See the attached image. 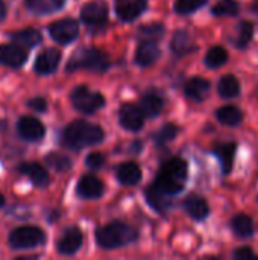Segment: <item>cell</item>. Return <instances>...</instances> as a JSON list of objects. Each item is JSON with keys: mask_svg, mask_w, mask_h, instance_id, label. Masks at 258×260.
Here are the masks:
<instances>
[{"mask_svg": "<svg viewBox=\"0 0 258 260\" xmlns=\"http://www.w3.org/2000/svg\"><path fill=\"white\" fill-rule=\"evenodd\" d=\"M213 14L217 17H234L240 11V5L237 0H220L213 6Z\"/></svg>", "mask_w": 258, "mask_h": 260, "instance_id": "836d02e7", "label": "cell"}, {"mask_svg": "<svg viewBox=\"0 0 258 260\" xmlns=\"http://www.w3.org/2000/svg\"><path fill=\"white\" fill-rule=\"evenodd\" d=\"M81 20L90 29H102L108 23V6L103 2H90L81 9Z\"/></svg>", "mask_w": 258, "mask_h": 260, "instance_id": "ba28073f", "label": "cell"}, {"mask_svg": "<svg viewBox=\"0 0 258 260\" xmlns=\"http://www.w3.org/2000/svg\"><path fill=\"white\" fill-rule=\"evenodd\" d=\"M111 66L109 58L99 49L94 47H82L78 49L68 59L65 70L76 72V70H91V72H105Z\"/></svg>", "mask_w": 258, "mask_h": 260, "instance_id": "277c9868", "label": "cell"}, {"mask_svg": "<svg viewBox=\"0 0 258 260\" xmlns=\"http://www.w3.org/2000/svg\"><path fill=\"white\" fill-rule=\"evenodd\" d=\"M103 129L99 125L90 123L87 120H75L68 123L61 134L62 146L71 151H81L84 148L99 145L103 142Z\"/></svg>", "mask_w": 258, "mask_h": 260, "instance_id": "6da1fadb", "label": "cell"}, {"mask_svg": "<svg viewBox=\"0 0 258 260\" xmlns=\"http://www.w3.org/2000/svg\"><path fill=\"white\" fill-rule=\"evenodd\" d=\"M216 119L222 125L237 126L243 122V113L234 105H227V107H222L216 111Z\"/></svg>", "mask_w": 258, "mask_h": 260, "instance_id": "83f0119b", "label": "cell"}, {"mask_svg": "<svg viewBox=\"0 0 258 260\" xmlns=\"http://www.w3.org/2000/svg\"><path fill=\"white\" fill-rule=\"evenodd\" d=\"M9 40L24 49H32L35 46H38L41 41H43V35L40 30L33 29V27H27V29H23V30H18V32H11L9 35Z\"/></svg>", "mask_w": 258, "mask_h": 260, "instance_id": "603a6c76", "label": "cell"}, {"mask_svg": "<svg viewBox=\"0 0 258 260\" xmlns=\"http://www.w3.org/2000/svg\"><path fill=\"white\" fill-rule=\"evenodd\" d=\"M178 133H179V129H178L176 125H173V123H166L160 131H157V133L154 134V140H155L157 143L163 145V143H166V142L173 140V139L178 136Z\"/></svg>", "mask_w": 258, "mask_h": 260, "instance_id": "d590c367", "label": "cell"}, {"mask_svg": "<svg viewBox=\"0 0 258 260\" xmlns=\"http://www.w3.org/2000/svg\"><path fill=\"white\" fill-rule=\"evenodd\" d=\"M47 30L53 41L59 44H70L79 35V24L73 18H62L50 23Z\"/></svg>", "mask_w": 258, "mask_h": 260, "instance_id": "52a82bcc", "label": "cell"}, {"mask_svg": "<svg viewBox=\"0 0 258 260\" xmlns=\"http://www.w3.org/2000/svg\"><path fill=\"white\" fill-rule=\"evenodd\" d=\"M61 62V52L56 49H44L33 62V70L38 75H52L58 70V66Z\"/></svg>", "mask_w": 258, "mask_h": 260, "instance_id": "4fadbf2b", "label": "cell"}, {"mask_svg": "<svg viewBox=\"0 0 258 260\" xmlns=\"http://www.w3.org/2000/svg\"><path fill=\"white\" fill-rule=\"evenodd\" d=\"M231 230L234 232V235L240 239H249L254 235V222L248 215H236L231 222H230Z\"/></svg>", "mask_w": 258, "mask_h": 260, "instance_id": "484cf974", "label": "cell"}, {"mask_svg": "<svg viewBox=\"0 0 258 260\" xmlns=\"http://www.w3.org/2000/svg\"><path fill=\"white\" fill-rule=\"evenodd\" d=\"M233 257L236 260H258V254H255L249 247H240L233 253Z\"/></svg>", "mask_w": 258, "mask_h": 260, "instance_id": "74e56055", "label": "cell"}, {"mask_svg": "<svg viewBox=\"0 0 258 260\" xmlns=\"http://www.w3.org/2000/svg\"><path fill=\"white\" fill-rule=\"evenodd\" d=\"M138 239L134 227L122 221H113L96 230V244L103 250H117Z\"/></svg>", "mask_w": 258, "mask_h": 260, "instance_id": "3957f363", "label": "cell"}, {"mask_svg": "<svg viewBox=\"0 0 258 260\" xmlns=\"http://www.w3.org/2000/svg\"><path fill=\"white\" fill-rule=\"evenodd\" d=\"M205 5H207V0H176L175 11L181 15H189L204 8Z\"/></svg>", "mask_w": 258, "mask_h": 260, "instance_id": "e575fe53", "label": "cell"}, {"mask_svg": "<svg viewBox=\"0 0 258 260\" xmlns=\"http://www.w3.org/2000/svg\"><path fill=\"white\" fill-rule=\"evenodd\" d=\"M84 242V235L78 227L67 229L56 242V251L62 256H73L79 251Z\"/></svg>", "mask_w": 258, "mask_h": 260, "instance_id": "8fae6325", "label": "cell"}, {"mask_svg": "<svg viewBox=\"0 0 258 260\" xmlns=\"http://www.w3.org/2000/svg\"><path fill=\"white\" fill-rule=\"evenodd\" d=\"M103 163H105V157H103V154H100V152H91V154H88L87 158H85V165H87L90 169H93V171L100 169V168L103 166Z\"/></svg>", "mask_w": 258, "mask_h": 260, "instance_id": "8d00e7d4", "label": "cell"}, {"mask_svg": "<svg viewBox=\"0 0 258 260\" xmlns=\"http://www.w3.org/2000/svg\"><path fill=\"white\" fill-rule=\"evenodd\" d=\"M166 27L163 23H152V24H144L138 29L137 38L141 40H151V41H158L164 37Z\"/></svg>", "mask_w": 258, "mask_h": 260, "instance_id": "f546056e", "label": "cell"}, {"mask_svg": "<svg viewBox=\"0 0 258 260\" xmlns=\"http://www.w3.org/2000/svg\"><path fill=\"white\" fill-rule=\"evenodd\" d=\"M184 210L195 221H204L210 215V207L207 201L199 195H189L184 201Z\"/></svg>", "mask_w": 258, "mask_h": 260, "instance_id": "d6986e66", "label": "cell"}, {"mask_svg": "<svg viewBox=\"0 0 258 260\" xmlns=\"http://www.w3.org/2000/svg\"><path fill=\"white\" fill-rule=\"evenodd\" d=\"M210 87L211 85H210V82L207 79H204L201 76H195V78H190L186 82V85H184V94L189 99L195 101V102H202L208 96Z\"/></svg>", "mask_w": 258, "mask_h": 260, "instance_id": "ffe728a7", "label": "cell"}, {"mask_svg": "<svg viewBox=\"0 0 258 260\" xmlns=\"http://www.w3.org/2000/svg\"><path fill=\"white\" fill-rule=\"evenodd\" d=\"M187 181V163L179 157H172L164 161L152 186L167 195H176L184 189Z\"/></svg>", "mask_w": 258, "mask_h": 260, "instance_id": "7a4b0ae2", "label": "cell"}, {"mask_svg": "<svg viewBox=\"0 0 258 260\" xmlns=\"http://www.w3.org/2000/svg\"><path fill=\"white\" fill-rule=\"evenodd\" d=\"M17 133L26 142H40L46 134V128L38 119L32 116H23L17 122Z\"/></svg>", "mask_w": 258, "mask_h": 260, "instance_id": "30bf717a", "label": "cell"}, {"mask_svg": "<svg viewBox=\"0 0 258 260\" xmlns=\"http://www.w3.org/2000/svg\"><path fill=\"white\" fill-rule=\"evenodd\" d=\"M141 169L137 163L134 161H128V163H122L117 171H116V177L119 180L120 184L123 186H135L141 181Z\"/></svg>", "mask_w": 258, "mask_h": 260, "instance_id": "44dd1931", "label": "cell"}, {"mask_svg": "<svg viewBox=\"0 0 258 260\" xmlns=\"http://www.w3.org/2000/svg\"><path fill=\"white\" fill-rule=\"evenodd\" d=\"M252 12L258 17V0H255V2L252 3Z\"/></svg>", "mask_w": 258, "mask_h": 260, "instance_id": "60d3db41", "label": "cell"}, {"mask_svg": "<svg viewBox=\"0 0 258 260\" xmlns=\"http://www.w3.org/2000/svg\"><path fill=\"white\" fill-rule=\"evenodd\" d=\"M163 107H164V99L157 93H149V94L143 96V99L140 102L141 111L144 113L146 117H151V119L157 117L161 113Z\"/></svg>", "mask_w": 258, "mask_h": 260, "instance_id": "4316f807", "label": "cell"}, {"mask_svg": "<svg viewBox=\"0 0 258 260\" xmlns=\"http://www.w3.org/2000/svg\"><path fill=\"white\" fill-rule=\"evenodd\" d=\"M65 2L67 0H24V5L30 12L36 15H46L62 9Z\"/></svg>", "mask_w": 258, "mask_h": 260, "instance_id": "d4e9b609", "label": "cell"}, {"mask_svg": "<svg viewBox=\"0 0 258 260\" xmlns=\"http://www.w3.org/2000/svg\"><path fill=\"white\" fill-rule=\"evenodd\" d=\"M46 233L32 225H24L12 230L8 238V244L12 250H32L46 244Z\"/></svg>", "mask_w": 258, "mask_h": 260, "instance_id": "5b68a950", "label": "cell"}, {"mask_svg": "<svg viewBox=\"0 0 258 260\" xmlns=\"http://www.w3.org/2000/svg\"><path fill=\"white\" fill-rule=\"evenodd\" d=\"M27 107L32 108L33 111L36 113H44L47 110V102L44 98H32L29 102H27Z\"/></svg>", "mask_w": 258, "mask_h": 260, "instance_id": "f35d334b", "label": "cell"}, {"mask_svg": "<svg viewBox=\"0 0 258 260\" xmlns=\"http://www.w3.org/2000/svg\"><path fill=\"white\" fill-rule=\"evenodd\" d=\"M217 91L225 99H233L240 93V82L234 75H225L217 84Z\"/></svg>", "mask_w": 258, "mask_h": 260, "instance_id": "f1b7e54d", "label": "cell"}, {"mask_svg": "<svg viewBox=\"0 0 258 260\" xmlns=\"http://www.w3.org/2000/svg\"><path fill=\"white\" fill-rule=\"evenodd\" d=\"M3 204H5V198H3V195L0 193V207H2Z\"/></svg>", "mask_w": 258, "mask_h": 260, "instance_id": "b9f144b4", "label": "cell"}, {"mask_svg": "<svg viewBox=\"0 0 258 260\" xmlns=\"http://www.w3.org/2000/svg\"><path fill=\"white\" fill-rule=\"evenodd\" d=\"M103 183L94 175H84L76 186V195L82 200H97L103 195Z\"/></svg>", "mask_w": 258, "mask_h": 260, "instance_id": "9a60e30c", "label": "cell"}, {"mask_svg": "<svg viewBox=\"0 0 258 260\" xmlns=\"http://www.w3.org/2000/svg\"><path fill=\"white\" fill-rule=\"evenodd\" d=\"M252 37H254V24L251 21H242L237 27V34H236L233 43L239 49H245L251 43Z\"/></svg>", "mask_w": 258, "mask_h": 260, "instance_id": "d6a6232c", "label": "cell"}, {"mask_svg": "<svg viewBox=\"0 0 258 260\" xmlns=\"http://www.w3.org/2000/svg\"><path fill=\"white\" fill-rule=\"evenodd\" d=\"M144 195H146V201H148V204H149V206H151L157 213L166 215V213H167V210L172 207V201L167 198V197H170V195H167V193H164V192L158 190L155 186L148 187V189H146V192H144Z\"/></svg>", "mask_w": 258, "mask_h": 260, "instance_id": "cb8c5ba5", "label": "cell"}, {"mask_svg": "<svg viewBox=\"0 0 258 260\" xmlns=\"http://www.w3.org/2000/svg\"><path fill=\"white\" fill-rule=\"evenodd\" d=\"M17 171L21 175L27 177L32 181V184L38 189H44L49 186V181H50L49 174L44 169V166H41L38 163H23L17 168Z\"/></svg>", "mask_w": 258, "mask_h": 260, "instance_id": "e0dca14e", "label": "cell"}, {"mask_svg": "<svg viewBox=\"0 0 258 260\" xmlns=\"http://www.w3.org/2000/svg\"><path fill=\"white\" fill-rule=\"evenodd\" d=\"M236 149L237 145L234 142H228V143H219L214 146L213 152L214 155L219 158L220 165H222V172L227 175L233 171L234 166V157H236Z\"/></svg>", "mask_w": 258, "mask_h": 260, "instance_id": "7402d4cb", "label": "cell"}, {"mask_svg": "<svg viewBox=\"0 0 258 260\" xmlns=\"http://www.w3.org/2000/svg\"><path fill=\"white\" fill-rule=\"evenodd\" d=\"M6 12H8L6 5H5V2H3V0H0V21H3V20H5Z\"/></svg>", "mask_w": 258, "mask_h": 260, "instance_id": "ab89813d", "label": "cell"}, {"mask_svg": "<svg viewBox=\"0 0 258 260\" xmlns=\"http://www.w3.org/2000/svg\"><path fill=\"white\" fill-rule=\"evenodd\" d=\"M146 9L148 0H116V14L125 23L137 20Z\"/></svg>", "mask_w": 258, "mask_h": 260, "instance_id": "7c38bea8", "label": "cell"}, {"mask_svg": "<svg viewBox=\"0 0 258 260\" xmlns=\"http://www.w3.org/2000/svg\"><path fill=\"white\" fill-rule=\"evenodd\" d=\"M119 123L126 131L137 133L144 125V113L134 104H125L119 110Z\"/></svg>", "mask_w": 258, "mask_h": 260, "instance_id": "9c48e42d", "label": "cell"}, {"mask_svg": "<svg viewBox=\"0 0 258 260\" xmlns=\"http://www.w3.org/2000/svg\"><path fill=\"white\" fill-rule=\"evenodd\" d=\"M205 66L210 69H219L228 61V52L222 46H214L211 47L207 55H205Z\"/></svg>", "mask_w": 258, "mask_h": 260, "instance_id": "1f68e13d", "label": "cell"}, {"mask_svg": "<svg viewBox=\"0 0 258 260\" xmlns=\"http://www.w3.org/2000/svg\"><path fill=\"white\" fill-rule=\"evenodd\" d=\"M161 50L157 46V41H151V40H141L137 50H135V56L134 61L137 66L140 67H149L152 64L157 62V59L160 58Z\"/></svg>", "mask_w": 258, "mask_h": 260, "instance_id": "2e32d148", "label": "cell"}, {"mask_svg": "<svg viewBox=\"0 0 258 260\" xmlns=\"http://www.w3.org/2000/svg\"><path fill=\"white\" fill-rule=\"evenodd\" d=\"M44 163L56 172H65L71 169V160L61 152H49L44 157Z\"/></svg>", "mask_w": 258, "mask_h": 260, "instance_id": "4dcf8cb0", "label": "cell"}, {"mask_svg": "<svg viewBox=\"0 0 258 260\" xmlns=\"http://www.w3.org/2000/svg\"><path fill=\"white\" fill-rule=\"evenodd\" d=\"M170 50L176 56H186V55H190L195 50H198V46L195 44L192 35L186 29H178L172 37Z\"/></svg>", "mask_w": 258, "mask_h": 260, "instance_id": "ac0fdd59", "label": "cell"}, {"mask_svg": "<svg viewBox=\"0 0 258 260\" xmlns=\"http://www.w3.org/2000/svg\"><path fill=\"white\" fill-rule=\"evenodd\" d=\"M27 59V52L24 47L12 43V44H0V64L11 67V69H20Z\"/></svg>", "mask_w": 258, "mask_h": 260, "instance_id": "5bb4252c", "label": "cell"}, {"mask_svg": "<svg viewBox=\"0 0 258 260\" xmlns=\"http://www.w3.org/2000/svg\"><path fill=\"white\" fill-rule=\"evenodd\" d=\"M70 101H71V105L75 107V110H78L79 113H84V114H93L97 110L103 108V105H105L103 94L99 91H91L85 85H79V87L73 88V91L70 94Z\"/></svg>", "mask_w": 258, "mask_h": 260, "instance_id": "8992f818", "label": "cell"}]
</instances>
